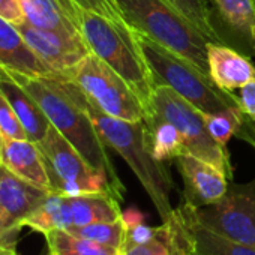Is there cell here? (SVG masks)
<instances>
[{
    "label": "cell",
    "mask_w": 255,
    "mask_h": 255,
    "mask_svg": "<svg viewBox=\"0 0 255 255\" xmlns=\"http://www.w3.org/2000/svg\"><path fill=\"white\" fill-rule=\"evenodd\" d=\"M8 74L39 104L50 123L80 152L96 171L110 182L119 201L125 186L110 158L108 147L83 105L69 93L59 75H33L6 68Z\"/></svg>",
    "instance_id": "1"
},
{
    "label": "cell",
    "mask_w": 255,
    "mask_h": 255,
    "mask_svg": "<svg viewBox=\"0 0 255 255\" xmlns=\"http://www.w3.org/2000/svg\"><path fill=\"white\" fill-rule=\"evenodd\" d=\"M59 77L65 83L69 93L87 111L107 147L120 155L137 176L138 182L158 210L162 222L167 221L174 210L170 200L174 183L164 162H159L152 155L146 122H128L102 113L72 80L66 75Z\"/></svg>",
    "instance_id": "2"
},
{
    "label": "cell",
    "mask_w": 255,
    "mask_h": 255,
    "mask_svg": "<svg viewBox=\"0 0 255 255\" xmlns=\"http://www.w3.org/2000/svg\"><path fill=\"white\" fill-rule=\"evenodd\" d=\"M78 21L81 36L90 53L129 84L150 113V101L156 86L140 50L135 30L131 26H122L87 11H80Z\"/></svg>",
    "instance_id": "3"
},
{
    "label": "cell",
    "mask_w": 255,
    "mask_h": 255,
    "mask_svg": "<svg viewBox=\"0 0 255 255\" xmlns=\"http://www.w3.org/2000/svg\"><path fill=\"white\" fill-rule=\"evenodd\" d=\"M126 23L209 74L207 38L165 0H116Z\"/></svg>",
    "instance_id": "4"
},
{
    "label": "cell",
    "mask_w": 255,
    "mask_h": 255,
    "mask_svg": "<svg viewBox=\"0 0 255 255\" xmlns=\"http://www.w3.org/2000/svg\"><path fill=\"white\" fill-rule=\"evenodd\" d=\"M140 50L152 72L155 86H167L204 114L239 107L234 93L222 90L212 77L192 62L135 32Z\"/></svg>",
    "instance_id": "5"
},
{
    "label": "cell",
    "mask_w": 255,
    "mask_h": 255,
    "mask_svg": "<svg viewBox=\"0 0 255 255\" xmlns=\"http://www.w3.org/2000/svg\"><path fill=\"white\" fill-rule=\"evenodd\" d=\"M150 111L177 128L183 137L186 153L215 165L230 180L233 179L234 171L230 152L209 134L204 113L167 86L155 87L150 101Z\"/></svg>",
    "instance_id": "6"
},
{
    "label": "cell",
    "mask_w": 255,
    "mask_h": 255,
    "mask_svg": "<svg viewBox=\"0 0 255 255\" xmlns=\"http://www.w3.org/2000/svg\"><path fill=\"white\" fill-rule=\"evenodd\" d=\"M105 114L140 122L147 116V107L116 71L93 53H89L75 68L65 74Z\"/></svg>",
    "instance_id": "7"
},
{
    "label": "cell",
    "mask_w": 255,
    "mask_h": 255,
    "mask_svg": "<svg viewBox=\"0 0 255 255\" xmlns=\"http://www.w3.org/2000/svg\"><path fill=\"white\" fill-rule=\"evenodd\" d=\"M36 144L42 153L51 192L68 197L108 194L116 198L107 177L90 167L53 125L47 135Z\"/></svg>",
    "instance_id": "8"
},
{
    "label": "cell",
    "mask_w": 255,
    "mask_h": 255,
    "mask_svg": "<svg viewBox=\"0 0 255 255\" xmlns=\"http://www.w3.org/2000/svg\"><path fill=\"white\" fill-rule=\"evenodd\" d=\"M158 236L167 243L170 255H255V246L239 243L203 225L195 207L185 201L158 227Z\"/></svg>",
    "instance_id": "9"
},
{
    "label": "cell",
    "mask_w": 255,
    "mask_h": 255,
    "mask_svg": "<svg viewBox=\"0 0 255 255\" xmlns=\"http://www.w3.org/2000/svg\"><path fill=\"white\" fill-rule=\"evenodd\" d=\"M198 221L215 233L243 245L255 246V180L228 185L216 203L195 207Z\"/></svg>",
    "instance_id": "10"
},
{
    "label": "cell",
    "mask_w": 255,
    "mask_h": 255,
    "mask_svg": "<svg viewBox=\"0 0 255 255\" xmlns=\"http://www.w3.org/2000/svg\"><path fill=\"white\" fill-rule=\"evenodd\" d=\"M21 36L51 75H65L75 68L89 53L83 36H68L54 30L39 29L27 20L17 24Z\"/></svg>",
    "instance_id": "11"
},
{
    "label": "cell",
    "mask_w": 255,
    "mask_h": 255,
    "mask_svg": "<svg viewBox=\"0 0 255 255\" xmlns=\"http://www.w3.org/2000/svg\"><path fill=\"white\" fill-rule=\"evenodd\" d=\"M219 39L248 57H255V0H212Z\"/></svg>",
    "instance_id": "12"
},
{
    "label": "cell",
    "mask_w": 255,
    "mask_h": 255,
    "mask_svg": "<svg viewBox=\"0 0 255 255\" xmlns=\"http://www.w3.org/2000/svg\"><path fill=\"white\" fill-rule=\"evenodd\" d=\"M183 180V201L194 207H204L219 201L228 191V177L215 165L183 153L174 159Z\"/></svg>",
    "instance_id": "13"
},
{
    "label": "cell",
    "mask_w": 255,
    "mask_h": 255,
    "mask_svg": "<svg viewBox=\"0 0 255 255\" xmlns=\"http://www.w3.org/2000/svg\"><path fill=\"white\" fill-rule=\"evenodd\" d=\"M51 191L14 174L0 162V219L12 225H23L24 219L47 198ZM24 227V225H23Z\"/></svg>",
    "instance_id": "14"
},
{
    "label": "cell",
    "mask_w": 255,
    "mask_h": 255,
    "mask_svg": "<svg viewBox=\"0 0 255 255\" xmlns=\"http://www.w3.org/2000/svg\"><path fill=\"white\" fill-rule=\"evenodd\" d=\"M207 65L212 80L230 93L255 78V66L251 59L224 44L207 42Z\"/></svg>",
    "instance_id": "15"
},
{
    "label": "cell",
    "mask_w": 255,
    "mask_h": 255,
    "mask_svg": "<svg viewBox=\"0 0 255 255\" xmlns=\"http://www.w3.org/2000/svg\"><path fill=\"white\" fill-rule=\"evenodd\" d=\"M24 18L47 30H54L68 36H81L80 11L71 0H18Z\"/></svg>",
    "instance_id": "16"
},
{
    "label": "cell",
    "mask_w": 255,
    "mask_h": 255,
    "mask_svg": "<svg viewBox=\"0 0 255 255\" xmlns=\"http://www.w3.org/2000/svg\"><path fill=\"white\" fill-rule=\"evenodd\" d=\"M0 92L12 105L20 122L23 123L27 137L33 143H39L50 129V120L39 107V104L32 98L6 71L5 66H0Z\"/></svg>",
    "instance_id": "17"
},
{
    "label": "cell",
    "mask_w": 255,
    "mask_h": 255,
    "mask_svg": "<svg viewBox=\"0 0 255 255\" xmlns=\"http://www.w3.org/2000/svg\"><path fill=\"white\" fill-rule=\"evenodd\" d=\"M0 162L21 179L50 191V180L44 165L42 153L30 140L5 138Z\"/></svg>",
    "instance_id": "18"
},
{
    "label": "cell",
    "mask_w": 255,
    "mask_h": 255,
    "mask_svg": "<svg viewBox=\"0 0 255 255\" xmlns=\"http://www.w3.org/2000/svg\"><path fill=\"white\" fill-rule=\"evenodd\" d=\"M0 66L33 75H51L50 69L30 50L15 24L0 17Z\"/></svg>",
    "instance_id": "19"
},
{
    "label": "cell",
    "mask_w": 255,
    "mask_h": 255,
    "mask_svg": "<svg viewBox=\"0 0 255 255\" xmlns=\"http://www.w3.org/2000/svg\"><path fill=\"white\" fill-rule=\"evenodd\" d=\"M23 225L42 234L53 230H69L74 225L69 197L50 192L47 198L24 219Z\"/></svg>",
    "instance_id": "20"
},
{
    "label": "cell",
    "mask_w": 255,
    "mask_h": 255,
    "mask_svg": "<svg viewBox=\"0 0 255 255\" xmlns=\"http://www.w3.org/2000/svg\"><path fill=\"white\" fill-rule=\"evenodd\" d=\"M72 207V227L89 225L95 222L116 221L122 218L119 200L108 194H86L69 197ZM71 227V228H72Z\"/></svg>",
    "instance_id": "21"
},
{
    "label": "cell",
    "mask_w": 255,
    "mask_h": 255,
    "mask_svg": "<svg viewBox=\"0 0 255 255\" xmlns=\"http://www.w3.org/2000/svg\"><path fill=\"white\" fill-rule=\"evenodd\" d=\"M144 122L147 126L150 150L155 159L167 162L186 153L183 137L173 123L158 117L152 111L146 116Z\"/></svg>",
    "instance_id": "22"
},
{
    "label": "cell",
    "mask_w": 255,
    "mask_h": 255,
    "mask_svg": "<svg viewBox=\"0 0 255 255\" xmlns=\"http://www.w3.org/2000/svg\"><path fill=\"white\" fill-rule=\"evenodd\" d=\"M44 236L50 255H120L116 248L71 234L66 230H53Z\"/></svg>",
    "instance_id": "23"
},
{
    "label": "cell",
    "mask_w": 255,
    "mask_h": 255,
    "mask_svg": "<svg viewBox=\"0 0 255 255\" xmlns=\"http://www.w3.org/2000/svg\"><path fill=\"white\" fill-rule=\"evenodd\" d=\"M185 18H188L209 42L222 44L213 24L212 0H165Z\"/></svg>",
    "instance_id": "24"
},
{
    "label": "cell",
    "mask_w": 255,
    "mask_h": 255,
    "mask_svg": "<svg viewBox=\"0 0 255 255\" xmlns=\"http://www.w3.org/2000/svg\"><path fill=\"white\" fill-rule=\"evenodd\" d=\"M71 234L98 242L105 246L116 248L122 251V246L125 243L126 237V225L123 218H119L116 221H107V222H95L89 225H81V227H72L69 230Z\"/></svg>",
    "instance_id": "25"
},
{
    "label": "cell",
    "mask_w": 255,
    "mask_h": 255,
    "mask_svg": "<svg viewBox=\"0 0 255 255\" xmlns=\"http://www.w3.org/2000/svg\"><path fill=\"white\" fill-rule=\"evenodd\" d=\"M204 117L209 134L224 147H227L230 138L237 134L245 120V114L240 107H233L216 114H204Z\"/></svg>",
    "instance_id": "26"
},
{
    "label": "cell",
    "mask_w": 255,
    "mask_h": 255,
    "mask_svg": "<svg viewBox=\"0 0 255 255\" xmlns=\"http://www.w3.org/2000/svg\"><path fill=\"white\" fill-rule=\"evenodd\" d=\"M0 131L5 138L12 140H29L23 123L14 111L9 101L0 92Z\"/></svg>",
    "instance_id": "27"
},
{
    "label": "cell",
    "mask_w": 255,
    "mask_h": 255,
    "mask_svg": "<svg viewBox=\"0 0 255 255\" xmlns=\"http://www.w3.org/2000/svg\"><path fill=\"white\" fill-rule=\"evenodd\" d=\"M71 2L81 11L98 14L122 26H129L126 23L122 11L119 9L116 0H71Z\"/></svg>",
    "instance_id": "28"
},
{
    "label": "cell",
    "mask_w": 255,
    "mask_h": 255,
    "mask_svg": "<svg viewBox=\"0 0 255 255\" xmlns=\"http://www.w3.org/2000/svg\"><path fill=\"white\" fill-rule=\"evenodd\" d=\"M156 237H158V227H149L144 222L129 225V227H126V237H125V243L122 249L125 246L147 243Z\"/></svg>",
    "instance_id": "29"
},
{
    "label": "cell",
    "mask_w": 255,
    "mask_h": 255,
    "mask_svg": "<svg viewBox=\"0 0 255 255\" xmlns=\"http://www.w3.org/2000/svg\"><path fill=\"white\" fill-rule=\"evenodd\" d=\"M120 255H170V251L167 243L158 236L147 243L125 246L120 251Z\"/></svg>",
    "instance_id": "30"
},
{
    "label": "cell",
    "mask_w": 255,
    "mask_h": 255,
    "mask_svg": "<svg viewBox=\"0 0 255 255\" xmlns=\"http://www.w3.org/2000/svg\"><path fill=\"white\" fill-rule=\"evenodd\" d=\"M239 107L245 117L255 120V78L240 87L239 93Z\"/></svg>",
    "instance_id": "31"
},
{
    "label": "cell",
    "mask_w": 255,
    "mask_h": 255,
    "mask_svg": "<svg viewBox=\"0 0 255 255\" xmlns=\"http://www.w3.org/2000/svg\"><path fill=\"white\" fill-rule=\"evenodd\" d=\"M0 17H3L15 26L26 20L18 0H0Z\"/></svg>",
    "instance_id": "32"
},
{
    "label": "cell",
    "mask_w": 255,
    "mask_h": 255,
    "mask_svg": "<svg viewBox=\"0 0 255 255\" xmlns=\"http://www.w3.org/2000/svg\"><path fill=\"white\" fill-rule=\"evenodd\" d=\"M21 228L23 225H12L0 219V248L15 249Z\"/></svg>",
    "instance_id": "33"
},
{
    "label": "cell",
    "mask_w": 255,
    "mask_h": 255,
    "mask_svg": "<svg viewBox=\"0 0 255 255\" xmlns=\"http://www.w3.org/2000/svg\"><path fill=\"white\" fill-rule=\"evenodd\" d=\"M236 137L243 138L245 141H248L255 149V120H251V119L245 117L243 125L240 126V129L237 131Z\"/></svg>",
    "instance_id": "34"
},
{
    "label": "cell",
    "mask_w": 255,
    "mask_h": 255,
    "mask_svg": "<svg viewBox=\"0 0 255 255\" xmlns=\"http://www.w3.org/2000/svg\"><path fill=\"white\" fill-rule=\"evenodd\" d=\"M0 255H18L15 249H6V248H0Z\"/></svg>",
    "instance_id": "35"
},
{
    "label": "cell",
    "mask_w": 255,
    "mask_h": 255,
    "mask_svg": "<svg viewBox=\"0 0 255 255\" xmlns=\"http://www.w3.org/2000/svg\"><path fill=\"white\" fill-rule=\"evenodd\" d=\"M3 141H5V137L2 134V131H0V156H2V149H3Z\"/></svg>",
    "instance_id": "36"
}]
</instances>
